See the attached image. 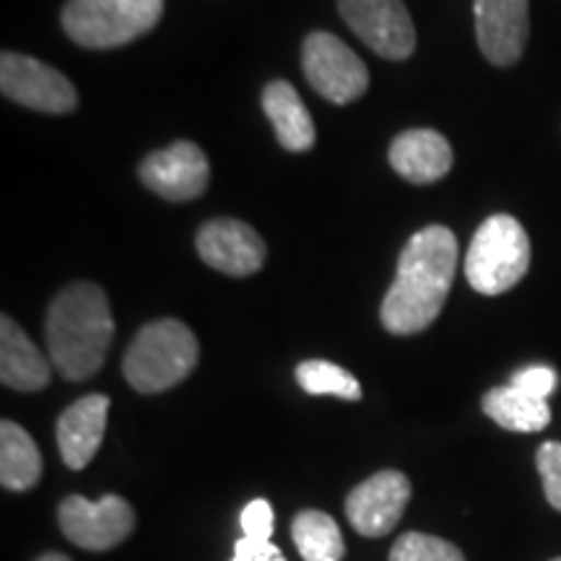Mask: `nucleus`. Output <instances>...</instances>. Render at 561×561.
Masks as SVG:
<instances>
[{
	"mask_svg": "<svg viewBox=\"0 0 561 561\" xmlns=\"http://www.w3.org/2000/svg\"><path fill=\"white\" fill-rule=\"evenodd\" d=\"M351 32L388 60H405L416 50V26L403 0H339Z\"/></svg>",
	"mask_w": 561,
	"mask_h": 561,
	"instance_id": "obj_9",
	"label": "nucleus"
},
{
	"mask_svg": "<svg viewBox=\"0 0 561 561\" xmlns=\"http://www.w3.org/2000/svg\"><path fill=\"white\" fill-rule=\"evenodd\" d=\"M411 500V481L401 471H380L346 496L351 528L367 538H382L401 523Z\"/></svg>",
	"mask_w": 561,
	"mask_h": 561,
	"instance_id": "obj_11",
	"label": "nucleus"
},
{
	"mask_svg": "<svg viewBox=\"0 0 561 561\" xmlns=\"http://www.w3.org/2000/svg\"><path fill=\"white\" fill-rule=\"evenodd\" d=\"M0 89L5 100L37 112L66 115L79 107V94L60 70L30 55L3 53L0 58Z\"/></svg>",
	"mask_w": 561,
	"mask_h": 561,
	"instance_id": "obj_8",
	"label": "nucleus"
},
{
	"mask_svg": "<svg viewBox=\"0 0 561 561\" xmlns=\"http://www.w3.org/2000/svg\"><path fill=\"white\" fill-rule=\"evenodd\" d=\"M551 561H561V557L559 559H551Z\"/></svg>",
	"mask_w": 561,
	"mask_h": 561,
	"instance_id": "obj_28",
	"label": "nucleus"
},
{
	"mask_svg": "<svg viewBox=\"0 0 561 561\" xmlns=\"http://www.w3.org/2000/svg\"><path fill=\"white\" fill-rule=\"evenodd\" d=\"M112 335L115 320L107 294L89 280L66 286L47 310V356L66 380L94 377L107 359Z\"/></svg>",
	"mask_w": 561,
	"mask_h": 561,
	"instance_id": "obj_2",
	"label": "nucleus"
},
{
	"mask_svg": "<svg viewBox=\"0 0 561 561\" xmlns=\"http://www.w3.org/2000/svg\"><path fill=\"white\" fill-rule=\"evenodd\" d=\"M37 561H70V559L62 557V553H42Z\"/></svg>",
	"mask_w": 561,
	"mask_h": 561,
	"instance_id": "obj_27",
	"label": "nucleus"
},
{
	"mask_svg": "<svg viewBox=\"0 0 561 561\" xmlns=\"http://www.w3.org/2000/svg\"><path fill=\"white\" fill-rule=\"evenodd\" d=\"M140 182L167 201H193L206 193L210 167L201 146L178 140L140 161Z\"/></svg>",
	"mask_w": 561,
	"mask_h": 561,
	"instance_id": "obj_10",
	"label": "nucleus"
},
{
	"mask_svg": "<svg viewBox=\"0 0 561 561\" xmlns=\"http://www.w3.org/2000/svg\"><path fill=\"white\" fill-rule=\"evenodd\" d=\"M110 398L102 392L83 396L81 401L68 405L58 419V447L62 462L73 471L87 468L94 455L100 453V445L107 430Z\"/></svg>",
	"mask_w": 561,
	"mask_h": 561,
	"instance_id": "obj_14",
	"label": "nucleus"
},
{
	"mask_svg": "<svg viewBox=\"0 0 561 561\" xmlns=\"http://www.w3.org/2000/svg\"><path fill=\"white\" fill-rule=\"evenodd\" d=\"M476 39L494 66H515L530 37L528 0H473Z\"/></svg>",
	"mask_w": 561,
	"mask_h": 561,
	"instance_id": "obj_12",
	"label": "nucleus"
},
{
	"mask_svg": "<svg viewBox=\"0 0 561 561\" xmlns=\"http://www.w3.org/2000/svg\"><path fill=\"white\" fill-rule=\"evenodd\" d=\"M62 536L87 551H107L121 546L136 528V512L123 496L107 494L100 502L87 496H66L58 507Z\"/></svg>",
	"mask_w": 561,
	"mask_h": 561,
	"instance_id": "obj_7",
	"label": "nucleus"
},
{
	"mask_svg": "<svg viewBox=\"0 0 561 561\" xmlns=\"http://www.w3.org/2000/svg\"><path fill=\"white\" fill-rule=\"evenodd\" d=\"M299 388L310 396H335L341 401H362V385L348 369L333 362L310 359L297 367Z\"/></svg>",
	"mask_w": 561,
	"mask_h": 561,
	"instance_id": "obj_21",
	"label": "nucleus"
},
{
	"mask_svg": "<svg viewBox=\"0 0 561 561\" xmlns=\"http://www.w3.org/2000/svg\"><path fill=\"white\" fill-rule=\"evenodd\" d=\"M390 164L403 180L430 185L453 170V146L437 130H405L392 140Z\"/></svg>",
	"mask_w": 561,
	"mask_h": 561,
	"instance_id": "obj_15",
	"label": "nucleus"
},
{
	"mask_svg": "<svg viewBox=\"0 0 561 561\" xmlns=\"http://www.w3.org/2000/svg\"><path fill=\"white\" fill-rule=\"evenodd\" d=\"M198 252L203 263L227 276H250L261 271L265 242L255 229L237 219H214L198 231Z\"/></svg>",
	"mask_w": 561,
	"mask_h": 561,
	"instance_id": "obj_13",
	"label": "nucleus"
},
{
	"mask_svg": "<svg viewBox=\"0 0 561 561\" xmlns=\"http://www.w3.org/2000/svg\"><path fill=\"white\" fill-rule=\"evenodd\" d=\"M301 68L310 87L333 104L356 102L369 89L364 60L331 32H312L305 39Z\"/></svg>",
	"mask_w": 561,
	"mask_h": 561,
	"instance_id": "obj_6",
	"label": "nucleus"
},
{
	"mask_svg": "<svg viewBox=\"0 0 561 561\" xmlns=\"http://www.w3.org/2000/svg\"><path fill=\"white\" fill-rule=\"evenodd\" d=\"M390 561H466L458 546L426 533H403L392 543Z\"/></svg>",
	"mask_w": 561,
	"mask_h": 561,
	"instance_id": "obj_22",
	"label": "nucleus"
},
{
	"mask_svg": "<svg viewBox=\"0 0 561 561\" xmlns=\"http://www.w3.org/2000/svg\"><path fill=\"white\" fill-rule=\"evenodd\" d=\"M291 538L305 561H341L346 557L339 523L328 512L305 510L294 517Z\"/></svg>",
	"mask_w": 561,
	"mask_h": 561,
	"instance_id": "obj_20",
	"label": "nucleus"
},
{
	"mask_svg": "<svg viewBox=\"0 0 561 561\" xmlns=\"http://www.w3.org/2000/svg\"><path fill=\"white\" fill-rule=\"evenodd\" d=\"M263 110L286 151H310L314 146V123L289 81H271L263 91Z\"/></svg>",
	"mask_w": 561,
	"mask_h": 561,
	"instance_id": "obj_17",
	"label": "nucleus"
},
{
	"mask_svg": "<svg viewBox=\"0 0 561 561\" xmlns=\"http://www.w3.org/2000/svg\"><path fill=\"white\" fill-rule=\"evenodd\" d=\"M530 268V240L510 214L489 216L473 234L466 255V278L479 294L496 297L523 280Z\"/></svg>",
	"mask_w": 561,
	"mask_h": 561,
	"instance_id": "obj_4",
	"label": "nucleus"
},
{
	"mask_svg": "<svg viewBox=\"0 0 561 561\" xmlns=\"http://www.w3.org/2000/svg\"><path fill=\"white\" fill-rule=\"evenodd\" d=\"M557 382H559L557 371L551 367H541V364H538V367H525L520 371H515L510 380L512 388L528 392L533 398H541V401H546V398L557 390Z\"/></svg>",
	"mask_w": 561,
	"mask_h": 561,
	"instance_id": "obj_24",
	"label": "nucleus"
},
{
	"mask_svg": "<svg viewBox=\"0 0 561 561\" xmlns=\"http://www.w3.org/2000/svg\"><path fill=\"white\" fill-rule=\"evenodd\" d=\"M161 13L164 0H68L60 21L76 45L110 50L149 34Z\"/></svg>",
	"mask_w": 561,
	"mask_h": 561,
	"instance_id": "obj_5",
	"label": "nucleus"
},
{
	"mask_svg": "<svg viewBox=\"0 0 561 561\" xmlns=\"http://www.w3.org/2000/svg\"><path fill=\"white\" fill-rule=\"evenodd\" d=\"M536 466L543 481L546 502L561 512V442H543L536 453Z\"/></svg>",
	"mask_w": 561,
	"mask_h": 561,
	"instance_id": "obj_23",
	"label": "nucleus"
},
{
	"mask_svg": "<svg viewBox=\"0 0 561 561\" xmlns=\"http://www.w3.org/2000/svg\"><path fill=\"white\" fill-rule=\"evenodd\" d=\"M458 268V237L447 227L416 231L398 257V273L382 299V325L392 335L426 331L439 318Z\"/></svg>",
	"mask_w": 561,
	"mask_h": 561,
	"instance_id": "obj_1",
	"label": "nucleus"
},
{
	"mask_svg": "<svg viewBox=\"0 0 561 561\" xmlns=\"http://www.w3.org/2000/svg\"><path fill=\"white\" fill-rule=\"evenodd\" d=\"M42 476V455L24 426L5 419L0 424V483L9 491H30Z\"/></svg>",
	"mask_w": 561,
	"mask_h": 561,
	"instance_id": "obj_18",
	"label": "nucleus"
},
{
	"mask_svg": "<svg viewBox=\"0 0 561 561\" xmlns=\"http://www.w3.org/2000/svg\"><path fill=\"white\" fill-rule=\"evenodd\" d=\"M53 377V362L34 346L30 335L9 314L0 318V380L5 388L37 392L47 388Z\"/></svg>",
	"mask_w": 561,
	"mask_h": 561,
	"instance_id": "obj_16",
	"label": "nucleus"
},
{
	"mask_svg": "<svg viewBox=\"0 0 561 561\" xmlns=\"http://www.w3.org/2000/svg\"><path fill=\"white\" fill-rule=\"evenodd\" d=\"M229 561H286V557L271 541H252V538L242 536L234 543V557Z\"/></svg>",
	"mask_w": 561,
	"mask_h": 561,
	"instance_id": "obj_26",
	"label": "nucleus"
},
{
	"mask_svg": "<svg viewBox=\"0 0 561 561\" xmlns=\"http://www.w3.org/2000/svg\"><path fill=\"white\" fill-rule=\"evenodd\" d=\"M242 536L252 541H271L273 536V507L268 500H252L240 515Z\"/></svg>",
	"mask_w": 561,
	"mask_h": 561,
	"instance_id": "obj_25",
	"label": "nucleus"
},
{
	"mask_svg": "<svg viewBox=\"0 0 561 561\" xmlns=\"http://www.w3.org/2000/svg\"><path fill=\"white\" fill-rule=\"evenodd\" d=\"M483 413L491 421L510 432H541L551 424V409L541 398H533L528 392L504 385L483 396Z\"/></svg>",
	"mask_w": 561,
	"mask_h": 561,
	"instance_id": "obj_19",
	"label": "nucleus"
},
{
	"mask_svg": "<svg viewBox=\"0 0 561 561\" xmlns=\"http://www.w3.org/2000/svg\"><path fill=\"white\" fill-rule=\"evenodd\" d=\"M201 346L185 322L164 318L144 325L123 359L125 380L144 396L164 392L191 377Z\"/></svg>",
	"mask_w": 561,
	"mask_h": 561,
	"instance_id": "obj_3",
	"label": "nucleus"
}]
</instances>
